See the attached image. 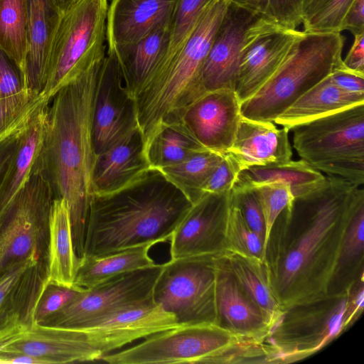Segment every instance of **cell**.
I'll return each mask as SVG.
<instances>
[{"mask_svg": "<svg viewBox=\"0 0 364 364\" xmlns=\"http://www.w3.org/2000/svg\"><path fill=\"white\" fill-rule=\"evenodd\" d=\"M358 186L334 176L298 195L269 232L264 265L284 309L328 294Z\"/></svg>", "mask_w": 364, "mask_h": 364, "instance_id": "6da1fadb", "label": "cell"}, {"mask_svg": "<svg viewBox=\"0 0 364 364\" xmlns=\"http://www.w3.org/2000/svg\"><path fill=\"white\" fill-rule=\"evenodd\" d=\"M103 61L63 87L52 98L32 168V172L40 173L48 183L53 200H66L74 248L79 258L83 257L92 196V112Z\"/></svg>", "mask_w": 364, "mask_h": 364, "instance_id": "7a4b0ae2", "label": "cell"}, {"mask_svg": "<svg viewBox=\"0 0 364 364\" xmlns=\"http://www.w3.org/2000/svg\"><path fill=\"white\" fill-rule=\"evenodd\" d=\"M192 205L159 169L152 168L119 190L93 194L82 257L166 242Z\"/></svg>", "mask_w": 364, "mask_h": 364, "instance_id": "3957f363", "label": "cell"}, {"mask_svg": "<svg viewBox=\"0 0 364 364\" xmlns=\"http://www.w3.org/2000/svg\"><path fill=\"white\" fill-rule=\"evenodd\" d=\"M229 1L214 0L205 7L176 56L135 97L145 141L161 124L181 120L183 110L205 93L202 68Z\"/></svg>", "mask_w": 364, "mask_h": 364, "instance_id": "277c9868", "label": "cell"}, {"mask_svg": "<svg viewBox=\"0 0 364 364\" xmlns=\"http://www.w3.org/2000/svg\"><path fill=\"white\" fill-rule=\"evenodd\" d=\"M364 309V279L348 291L284 308L264 343L272 363H289L321 350L351 327Z\"/></svg>", "mask_w": 364, "mask_h": 364, "instance_id": "5b68a950", "label": "cell"}, {"mask_svg": "<svg viewBox=\"0 0 364 364\" xmlns=\"http://www.w3.org/2000/svg\"><path fill=\"white\" fill-rule=\"evenodd\" d=\"M262 344L242 340L215 323L180 326L99 361L111 364L264 363Z\"/></svg>", "mask_w": 364, "mask_h": 364, "instance_id": "8992f818", "label": "cell"}, {"mask_svg": "<svg viewBox=\"0 0 364 364\" xmlns=\"http://www.w3.org/2000/svg\"><path fill=\"white\" fill-rule=\"evenodd\" d=\"M344 42L341 33L300 31L277 70L241 104L242 117L274 122L299 97L343 65Z\"/></svg>", "mask_w": 364, "mask_h": 364, "instance_id": "52a82bcc", "label": "cell"}, {"mask_svg": "<svg viewBox=\"0 0 364 364\" xmlns=\"http://www.w3.org/2000/svg\"><path fill=\"white\" fill-rule=\"evenodd\" d=\"M301 159L328 176L364 183V104L294 127Z\"/></svg>", "mask_w": 364, "mask_h": 364, "instance_id": "ba28073f", "label": "cell"}, {"mask_svg": "<svg viewBox=\"0 0 364 364\" xmlns=\"http://www.w3.org/2000/svg\"><path fill=\"white\" fill-rule=\"evenodd\" d=\"M107 0H81L62 15L50 48L41 95L63 87L105 58Z\"/></svg>", "mask_w": 364, "mask_h": 364, "instance_id": "9c48e42d", "label": "cell"}, {"mask_svg": "<svg viewBox=\"0 0 364 364\" xmlns=\"http://www.w3.org/2000/svg\"><path fill=\"white\" fill-rule=\"evenodd\" d=\"M53 195L38 173L0 212V279L16 265L37 260L48 267L49 217Z\"/></svg>", "mask_w": 364, "mask_h": 364, "instance_id": "30bf717a", "label": "cell"}, {"mask_svg": "<svg viewBox=\"0 0 364 364\" xmlns=\"http://www.w3.org/2000/svg\"><path fill=\"white\" fill-rule=\"evenodd\" d=\"M215 257L194 256L163 264L153 300L174 315L180 326L215 324Z\"/></svg>", "mask_w": 364, "mask_h": 364, "instance_id": "8fae6325", "label": "cell"}, {"mask_svg": "<svg viewBox=\"0 0 364 364\" xmlns=\"http://www.w3.org/2000/svg\"><path fill=\"white\" fill-rule=\"evenodd\" d=\"M162 269L163 264H156L84 289L67 306L38 324L83 329L119 311L154 301V287Z\"/></svg>", "mask_w": 364, "mask_h": 364, "instance_id": "7c38bea8", "label": "cell"}, {"mask_svg": "<svg viewBox=\"0 0 364 364\" xmlns=\"http://www.w3.org/2000/svg\"><path fill=\"white\" fill-rule=\"evenodd\" d=\"M139 127L136 99L127 90L117 55L108 50L95 95L92 136L95 156Z\"/></svg>", "mask_w": 364, "mask_h": 364, "instance_id": "4fadbf2b", "label": "cell"}, {"mask_svg": "<svg viewBox=\"0 0 364 364\" xmlns=\"http://www.w3.org/2000/svg\"><path fill=\"white\" fill-rule=\"evenodd\" d=\"M299 31L259 17L249 26L243 38L235 87L241 104L277 70Z\"/></svg>", "mask_w": 364, "mask_h": 364, "instance_id": "5bb4252c", "label": "cell"}, {"mask_svg": "<svg viewBox=\"0 0 364 364\" xmlns=\"http://www.w3.org/2000/svg\"><path fill=\"white\" fill-rule=\"evenodd\" d=\"M231 190L204 193L193 203L171 236L170 259L219 257L228 252L226 226Z\"/></svg>", "mask_w": 364, "mask_h": 364, "instance_id": "9a60e30c", "label": "cell"}, {"mask_svg": "<svg viewBox=\"0 0 364 364\" xmlns=\"http://www.w3.org/2000/svg\"><path fill=\"white\" fill-rule=\"evenodd\" d=\"M0 351L17 353L40 364L100 360L102 353L92 346L82 330L34 323L0 339Z\"/></svg>", "mask_w": 364, "mask_h": 364, "instance_id": "2e32d148", "label": "cell"}, {"mask_svg": "<svg viewBox=\"0 0 364 364\" xmlns=\"http://www.w3.org/2000/svg\"><path fill=\"white\" fill-rule=\"evenodd\" d=\"M241 117V103L235 92L220 89L206 92L191 102L181 120L204 148L225 154Z\"/></svg>", "mask_w": 364, "mask_h": 364, "instance_id": "e0dca14e", "label": "cell"}, {"mask_svg": "<svg viewBox=\"0 0 364 364\" xmlns=\"http://www.w3.org/2000/svg\"><path fill=\"white\" fill-rule=\"evenodd\" d=\"M215 324L237 337L264 343L270 327L259 307L236 279L223 255L215 257Z\"/></svg>", "mask_w": 364, "mask_h": 364, "instance_id": "ac0fdd59", "label": "cell"}, {"mask_svg": "<svg viewBox=\"0 0 364 364\" xmlns=\"http://www.w3.org/2000/svg\"><path fill=\"white\" fill-rule=\"evenodd\" d=\"M48 280L47 265L33 259L16 265L0 279V339L35 323L36 307Z\"/></svg>", "mask_w": 364, "mask_h": 364, "instance_id": "d6986e66", "label": "cell"}, {"mask_svg": "<svg viewBox=\"0 0 364 364\" xmlns=\"http://www.w3.org/2000/svg\"><path fill=\"white\" fill-rule=\"evenodd\" d=\"M257 17L229 1L202 68L201 84L205 92L220 89L235 91L243 38Z\"/></svg>", "mask_w": 364, "mask_h": 364, "instance_id": "ffe728a7", "label": "cell"}, {"mask_svg": "<svg viewBox=\"0 0 364 364\" xmlns=\"http://www.w3.org/2000/svg\"><path fill=\"white\" fill-rule=\"evenodd\" d=\"M180 326L172 314L151 301L114 313L83 329L103 355L136 340Z\"/></svg>", "mask_w": 364, "mask_h": 364, "instance_id": "44dd1931", "label": "cell"}, {"mask_svg": "<svg viewBox=\"0 0 364 364\" xmlns=\"http://www.w3.org/2000/svg\"><path fill=\"white\" fill-rule=\"evenodd\" d=\"M174 0H112L108 6V50L117 58L161 23L170 20Z\"/></svg>", "mask_w": 364, "mask_h": 364, "instance_id": "7402d4cb", "label": "cell"}, {"mask_svg": "<svg viewBox=\"0 0 364 364\" xmlns=\"http://www.w3.org/2000/svg\"><path fill=\"white\" fill-rule=\"evenodd\" d=\"M150 168L145 141L137 127L104 152L95 156L92 194H107L129 185Z\"/></svg>", "mask_w": 364, "mask_h": 364, "instance_id": "603a6c76", "label": "cell"}, {"mask_svg": "<svg viewBox=\"0 0 364 364\" xmlns=\"http://www.w3.org/2000/svg\"><path fill=\"white\" fill-rule=\"evenodd\" d=\"M285 128L277 129L269 122L242 117L230 153L241 171L252 166L291 160L292 151Z\"/></svg>", "mask_w": 364, "mask_h": 364, "instance_id": "cb8c5ba5", "label": "cell"}, {"mask_svg": "<svg viewBox=\"0 0 364 364\" xmlns=\"http://www.w3.org/2000/svg\"><path fill=\"white\" fill-rule=\"evenodd\" d=\"M61 16L53 0H27L25 88L38 95L46 85L50 48Z\"/></svg>", "mask_w": 364, "mask_h": 364, "instance_id": "d4e9b609", "label": "cell"}, {"mask_svg": "<svg viewBox=\"0 0 364 364\" xmlns=\"http://www.w3.org/2000/svg\"><path fill=\"white\" fill-rule=\"evenodd\" d=\"M360 104H364V95L343 91L333 82L329 75L299 97L274 122L289 131Z\"/></svg>", "mask_w": 364, "mask_h": 364, "instance_id": "484cf974", "label": "cell"}, {"mask_svg": "<svg viewBox=\"0 0 364 364\" xmlns=\"http://www.w3.org/2000/svg\"><path fill=\"white\" fill-rule=\"evenodd\" d=\"M364 279V190L357 187L328 293L348 291Z\"/></svg>", "mask_w": 364, "mask_h": 364, "instance_id": "4316f807", "label": "cell"}, {"mask_svg": "<svg viewBox=\"0 0 364 364\" xmlns=\"http://www.w3.org/2000/svg\"><path fill=\"white\" fill-rule=\"evenodd\" d=\"M80 259L75 251L68 203L54 199L49 217L48 280L73 287Z\"/></svg>", "mask_w": 364, "mask_h": 364, "instance_id": "83f0119b", "label": "cell"}, {"mask_svg": "<svg viewBox=\"0 0 364 364\" xmlns=\"http://www.w3.org/2000/svg\"><path fill=\"white\" fill-rule=\"evenodd\" d=\"M169 21L159 25L117 58L125 87L134 98L165 55L168 41Z\"/></svg>", "mask_w": 364, "mask_h": 364, "instance_id": "f1b7e54d", "label": "cell"}, {"mask_svg": "<svg viewBox=\"0 0 364 364\" xmlns=\"http://www.w3.org/2000/svg\"><path fill=\"white\" fill-rule=\"evenodd\" d=\"M50 101L45 98L38 106L21 135L17 150L0 186V212L30 176L39 150Z\"/></svg>", "mask_w": 364, "mask_h": 364, "instance_id": "f546056e", "label": "cell"}, {"mask_svg": "<svg viewBox=\"0 0 364 364\" xmlns=\"http://www.w3.org/2000/svg\"><path fill=\"white\" fill-rule=\"evenodd\" d=\"M148 244L97 257L80 259L73 287L87 289L119 274L156 264Z\"/></svg>", "mask_w": 364, "mask_h": 364, "instance_id": "4dcf8cb0", "label": "cell"}, {"mask_svg": "<svg viewBox=\"0 0 364 364\" xmlns=\"http://www.w3.org/2000/svg\"><path fill=\"white\" fill-rule=\"evenodd\" d=\"M204 150L181 120L159 125L145 142L150 168L161 169L179 164Z\"/></svg>", "mask_w": 364, "mask_h": 364, "instance_id": "1f68e13d", "label": "cell"}, {"mask_svg": "<svg viewBox=\"0 0 364 364\" xmlns=\"http://www.w3.org/2000/svg\"><path fill=\"white\" fill-rule=\"evenodd\" d=\"M223 256L236 279L264 314L271 330L284 308L270 287L264 261L230 251Z\"/></svg>", "mask_w": 364, "mask_h": 364, "instance_id": "d6a6232c", "label": "cell"}, {"mask_svg": "<svg viewBox=\"0 0 364 364\" xmlns=\"http://www.w3.org/2000/svg\"><path fill=\"white\" fill-rule=\"evenodd\" d=\"M324 178L321 172L301 159L248 167L240 171L235 184L252 187L280 183L289 186L295 197L310 190Z\"/></svg>", "mask_w": 364, "mask_h": 364, "instance_id": "836d02e7", "label": "cell"}, {"mask_svg": "<svg viewBox=\"0 0 364 364\" xmlns=\"http://www.w3.org/2000/svg\"><path fill=\"white\" fill-rule=\"evenodd\" d=\"M224 154L199 151L185 161L159 169L192 203L203 195V188Z\"/></svg>", "mask_w": 364, "mask_h": 364, "instance_id": "e575fe53", "label": "cell"}, {"mask_svg": "<svg viewBox=\"0 0 364 364\" xmlns=\"http://www.w3.org/2000/svg\"><path fill=\"white\" fill-rule=\"evenodd\" d=\"M0 48L24 73L28 48L27 0H0Z\"/></svg>", "mask_w": 364, "mask_h": 364, "instance_id": "d590c367", "label": "cell"}, {"mask_svg": "<svg viewBox=\"0 0 364 364\" xmlns=\"http://www.w3.org/2000/svg\"><path fill=\"white\" fill-rule=\"evenodd\" d=\"M214 0H174L168 26L166 51L152 75L166 67L176 56L194 28L200 14Z\"/></svg>", "mask_w": 364, "mask_h": 364, "instance_id": "8d00e7d4", "label": "cell"}, {"mask_svg": "<svg viewBox=\"0 0 364 364\" xmlns=\"http://www.w3.org/2000/svg\"><path fill=\"white\" fill-rule=\"evenodd\" d=\"M354 0H304L301 23L305 33H341L344 17Z\"/></svg>", "mask_w": 364, "mask_h": 364, "instance_id": "74e56055", "label": "cell"}, {"mask_svg": "<svg viewBox=\"0 0 364 364\" xmlns=\"http://www.w3.org/2000/svg\"><path fill=\"white\" fill-rule=\"evenodd\" d=\"M226 241L228 251L264 261V240L246 224L239 208L231 199V193L226 226Z\"/></svg>", "mask_w": 364, "mask_h": 364, "instance_id": "f35d334b", "label": "cell"}, {"mask_svg": "<svg viewBox=\"0 0 364 364\" xmlns=\"http://www.w3.org/2000/svg\"><path fill=\"white\" fill-rule=\"evenodd\" d=\"M257 16L283 26L296 29L301 23L304 0H230Z\"/></svg>", "mask_w": 364, "mask_h": 364, "instance_id": "ab89813d", "label": "cell"}, {"mask_svg": "<svg viewBox=\"0 0 364 364\" xmlns=\"http://www.w3.org/2000/svg\"><path fill=\"white\" fill-rule=\"evenodd\" d=\"M261 206L266 225L267 241L272 227L279 214L294 198L291 188L280 183H270L250 187Z\"/></svg>", "mask_w": 364, "mask_h": 364, "instance_id": "60d3db41", "label": "cell"}, {"mask_svg": "<svg viewBox=\"0 0 364 364\" xmlns=\"http://www.w3.org/2000/svg\"><path fill=\"white\" fill-rule=\"evenodd\" d=\"M45 99L27 89L10 97L0 98V138L26 117Z\"/></svg>", "mask_w": 364, "mask_h": 364, "instance_id": "b9f144b4", "label": "cell"}, {"mask_svg": "<svg viewBox=\"0 0 364 364\" xmlns=\"http://www.w3.org/2000/svg\"><path fill=\"white\" fill-rule=\"evenodd\" d=\"M82 291L74 287H66L48 280L36 307L35 323H41L64 308Z\"/></svg>", "mask_w": 364, "mask_h": 364, "instance_id": "7bdbcfd3", "label": "cell"}, {"mask_svg": "<svg viewBox=\"0 0 364 364\" xmlns=\"http://www.w3.org/2000/svg\"><path fill=\"white\" fill-rule=\"evenodd\" d=\"M231 199L239 208L248 227L266 240V225L259 203L252 189L235 184L231 190Z\"/></svg>", "mask_w": 364, "mask_h": 364, "instance_id": "ee69618b", "label": "cell"}, {"mask_svg": "<svg viewBox=\"0 0 364 364\" xmlns=\"http://www.w3.org/2000/svg\"><path fill=\"white\" fill-rule=\"evenodd\" d=\"M241 168L230 154L226 153L214 169L203 188V193H220L230 191Z\"/></svg>", "mask_w": 364, "mask_h": 364, "instance_id": "f6af8a7d", "label": "cell"}, {"mask_svg": "<svg viewBox=\"0 0 364 364\" xmlns=\"http://www.w3.org/2000/svg\"><path fill=\"white\" fill-rule=\"evenodd\" d=\"M25 88L24 73L0 48V98L16 95Z\"/></svg>", "mask_w": 364, "mask_h": 364, "instance_id": "bcb514c9", "label": "cell"}, {"mask_svg": "<svg viewBox=\"0 0 364 364\" xmlns=\"http://www.w3.org/2000/svg\"><path fill=\"white\" fill-rule=\"evenodd\" d=\"M36 108L0 138V186L17 150L23 132Z\"/></svg>", "mask_w": 364, "mask_h": 364, "instance_id": "7dc6e473", "label": "cell"}, {"mask_svg": "<svg viewBox=\"0 0 364 364\" xmlns=\"http://www.w3.org/2000/svg\"><path fill=\"white\" fill-rule=\"evenodd\" d=\"M330 77L343 91L364 95V75L351 71L343 65L334 70Z\"/></svg>", "mask_w": 364, "mask_h": 364, "instance_id": "c3c4849f", "label": "cell"}, {"mask_svg": "<svg viewBox=\"0 0 364 364\" xmlns=\"http://www.w3.org/2000/svg\"><path fill=\"white\" fill-rule=\"evenodd\" d=\"M343 63L347 69L364 75V33L354 36V41Z\"/></svg>", "mask_w": 364, "mask_h": 364, "instance_id": "681fc988", "label": "cell"}, {"mask_svg": "<svg viewBox=\"0 0 364 364\" xmlns=\"http://www.w3.org/2000/svg\"><path fill=\"white\" fill-rule=\"evenodd\" d=\"M348 30L353 36L364 33V0H354L342 24V31Z\"/></svg>", "mask_w": 364, "mask_h": 364, "instance_id": "f907efd6", "label": "cell"}, {"mask_svg": "<svg viewBox=\"0 0 364 364\" xmlns=\"http://www.w3.org/2000/svg\"><path fill=\"white\" fill-rule=\"evenodd\" d=\"M81 0H53L57 9L61 14H64Z\"/></svg>", "mask_w": 364, "mask_h": 364, "instance_id": "816d5d0a", "label": "cell"}]
</instances>
